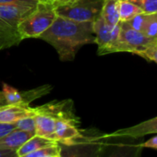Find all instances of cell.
Here are the masks:
<instances>
[{"instance_id":"obj_5","label":"cell","mask_w":157,"mask_h":157,"mask_svg":"<svg viewBox=\"0 0 157 157\" xmlns=\"http://www.w3.org/2000/svg\"><path fill=\"white\" fill-rule=\"evenodd\" d=\"M104 0H69L54 6L57 16L78 22H94L101 15Z\"/></svg>"},{"instance_id":"obj_20","label":"cell","mask_w":157,"mask_h":157,"mask_svg":"<svg viewBox=\"0 0 157 157\" xmlns=\"http://www.w3.org/2000/svg\"><path fill=\"white\" fill-rule=\"evenodd\" d=\"M148 18H149V14L142 12V13L135 16L131 20H129L128 21H125V22H127L132 29L142 33L143 32V29L145 27V24L147 22Z\"/></svg>"},{"instance_id":"obj_7","label":"cell","mask_w":157,"mask_h":157,"mask_svg":"<svg viewBox=\"0 0 157 157\" xmlns=\"http://www.w3.org/2000/svg\"><path fill=\"white\" fill-rule=\"evenodd\" d=\"M141 139L106 135L99 157H141Z\"/></svg>"},{"instance_id":"obj_11","label":"cell","mask_w":157,"mask_h":157,"mask_svg":"<svg viewBox=\"0 0 157 157\" xmlns=\"http://www.w3.org/2000/svg\"><path fill=\"white\" fill-rule=\"evenodd\" d=\"M157 134V117L151 119L143 121L138 125L118 129L115 132L111 133L114 136L119 137H127L133 139H141L142 137L149 134Z\"/></svg>"},{"instance_id":"obj_27","label":"cell","mask_w":157,"mask_h":157,"mask_svg":"<svg viewBox=\"0 0 157 157\" xmlns=\"http://www.w3.org/2000/svg\"><path fill=\"white\" fill-rule=\"evenodd\" d=\"M49 3H51L53 6H56V5H59V4H62V3H65V2H67L69 0H46Z\"/></svg>"},{"instance_id":"obj_24","label":"cell","mask_w":157,"mask_h":157,"mask_svg":"<svg viewBox=\"0 0 157 157\" xmlns=\"http://www.w3.org/2000/svg\"><path fill=\"white\" fill-rule=\"evenodd\" d=\"M15 124H5V123H0V138L7 135L13 129H15Z\"/></svg>"},{"instance_id":"obj_25","label":"cell","mask_w":157,"mask_h":157,"mask_svg":"<svg viewBox=\"0 0 157 157\" xmlns=\"http://www.w3.org/2000/svg\"><path fill=\"white\" fill-rule=\"evenodd\" d=\"M142 147L143 148H152V149H157V135L151 138L150 140L142 142Z\"/></svg>"},{"instance_id":"obj_1","label":"cell","mask_w":157,"mask_h":157,"mask_svg":"<svg viewBox=\"0 0 157 157\" xmlns=\"http://www.w3.org/2000/svg\"><path fill=\"white\" fill-rule=\"evenodd\" d=\"M39 39L51 44L61 61H72L83 45L95 43L94 22H78L56 16Z\"/></svg>"},{"instance_id":"obj_18","label":"cell","mask_w":157,"mask_h":157,"mask_svg":"<svg viewBox=\"0 0 157 157\" xmlns=\"http://www.w3.org/2000/svg\"><path fill=\"white\" fill-rule=\"evenodd\" d=\"M57 153H59L58 144L39 149V150L33 151V152H30V153L22 156V157H52Z\"/></svg>"},{"instance_id":"obj_21","label":"cell","mask_w":157,"mask_h":157,"mask_svg":"<svg viewBox=\"0 0 157 157\" xmlns=\"http://www.w3.org/2000/svg\"><path fill=\"white\" fill-rule=\"evenodd\" d=\"M17 129L23 130V131H30L35 132V122L33 117H28L21 118L14 123Z\"/></svg>"},{"instance_id":"obj_26","label":"cell","mask_w":157,"mask_h":157,"mask_svg":"<svg viewBox=\"0 0 157 157\" xmlns=\"http://www.w3.org/2000/svg\"><path fill=\"white\" fill-rule=\"evenodd\" d=\"M0 157H19L16 151L9 149H0Z\"/></svg>"},{"instance_id":"obj_22","label":"cell","mask_w":157,"mask_h":157,"mask_svg":"<svg viewBox=\"0 0 157 157\" xmlns=\"http://www.w3.org/2000/svg\"><path fill=\"white\" fill-rule=\"evenodd\" d=\"M140 56L157 63V42L153 45L146 49L144 52H142L140 55Z\"/></svg>"},{"instance_id":"obj_3","label":"cell","mask_w":157,"mask_h":157,"mask_svg":"<svg viewBox=\"0 0 157 157\" xmlns=\"http://www.w3.org/2000/svg\"><path fill=\"white\" fill-rule=\"evenodd\" d=\"M106 133L98 129H82V134L67 143H58L61 157H99Z\"/></svg>"},{"instance_id":"obj_10","label":"cell","mask_w":157,"mask_h":157,"mask_svg":"<svg viewBox=\"0 0 157 157\" xmlns=\"http://www.w3.org/2000/svg\"><path fill=\"white\" fill-rule=\"evenodd\" d=\"M35 115V107L21 105H6L0 107V123L14 124L21 118L34 117Z\"/></svg>"},{"instance_id":"obj_4","label":"cell","mask_w":157,"mask_h":157,"mask_svg":"<svg viewBox=\"0 0 157 157\" xmlns=\"http://www.w3.org/2000/svg\"><path fill=\"white\" fill-rule=\"evenodd\" d=\"M55 7L48 1L38 2L36 8L19 25L22 38H39L53 24L56 18Z\"/></svg>"},{"instance_id":"obj_23","label":"cell","mask_w":157,"mask_h":157,"mask_svg":"<svg viewBox=\"0 0 157 157\" xmlns=\"http://www.w3.org/2000/svg\"><path fill=\"white\" fill-rule=\"evenodd\" d=\"M8 4L35 7L38 4V1H36V0H0V5H8Z\"/></svg>"},{"instance_id":"obj_29","label":"cell","mask_w":157,"mask_h":157,"mask_svg":"<svg viewBox=\"0 0 157 157\" xmlns=\"http://www.w3.org/2000/svg\"><path fill=\"white\" fill-rule=\"evenodd\" d=\"M52 157H61V155H60V153H57V154H56V155H54Z\"/></svg>"},{"instance_id":"obj_12","label":"cell","mask_w":157,"mask_h":157,"mask_svg":"<svg viewBox=\"0 0 157 157\" xmlns=\"http://www.w3.org/2000/svg\"><path fill=\"white\" fill-rule=\"evenodd\" d=\"M36 115L34 117L35 122V135L47 138L50 140H54L55 136V128H56V119L51 115L40 111L37 107H35Z\"/></svg>"},{"instance_id":"obj_28","label":"cell","mask_w":157,"mask_h":157,"mask_svg":"<svg viewBox=\"0 0 157 157\" xmlns=\"http://www.w3.org/2000/svg\"><path fill=\"white\" fill-rule=\"evenodd\" d=\"M8 105V104H7V101L5 99V96H4L2 91H0V107L3 106V105Z\"/></svg>"},{"instance_id":"obj_15","label":"cell","mask_w":157,"mask_h":157,"mask_svg":"<svg viewBox=\"0 0 157 157\" xmlns=\"http://www.w3.org/2000/svg\"><path fill=\"white\" fill-rule=\"evenodd\" d=\"M119 2L120 0H104L101 17L110 25H117L120 22Z\"/></svg>"},{"instance_id":"obj_17","label":"cell","mask_w":157,"mask_h":157,"mask_svg":"<svg viewBox=\"0 0 157 157\" xmlns=\"http://www.w3.org/2000/svg\"><path fill=\"white\" fill-rule=\"evenodd\" d=\"M137 5L143 13H157V0H128Z\"/></svg>"},{"instance_id":"obj_13","label":"cell","mask_w":157,"mask_h":157,"mask_svg":"<svg viewBox=\"0 0 157 157\" xmlns=\"http://www.w3.org/2000/svg\"><path fill=\"white\" fill-rule=\"evenodd\" d=\"M35 135V132L13 129L7 135L0 138V149H9L16 151L29 139Z\"/></svg>"},{"instance_id":"obj_19","label":"cell","mask_w":157,"mask_h":157,"mask_svg":"<svg viewBox=\"0 0 157 157\" xmlns=\"http://www.w3.org/2000/svg\"><path fill=\"white\" fill-rule=\"evenodd\" d=\"M142 33L149 37L157 38V13L149 14V18Z\"/></svg>"},{"instance_id":"obj_16","label":"cell","mask_w":157,"mask_h":157,"mask_svg":"<svg viewBox=\"0 0 157 157\" xmlns=\"http://www.w3.org/2000/svg\"><path fill=\"white\" fill-rule=\"evenodd\" d=\"M142 13V10L128 0H120L119 2V21L121 22L128 21L135 16Z\"/></svg>"},{"instance_id":"obj_8","label":"cell","mask_w":157,"mask_h":157,"mask_svg":"<svg viewBox=\"0 0 157 157\" xmlns=\"http://www.w3.org/2000/svg\"><path fill=\"white\" fill-rule=\"evenodd\" d=\"M95 43L98 46L99 56L115 53V47L118 42L120 33V22L117 25H110L100 17L94 22Z\"/></svg>"},{"instance_id":"obj_14","label":"cell","mask_w":157,"mask_h":157,"mask_svg":"<svg viewBox=\"0 0 157 157\" xmlns=\"http://www.w3.org/2000/svg\"><path fill=\"white\" fill-rule=\"evenodd\" d=\"M58 144V142H56V140L47 139V138H44L38 135H34L33 136L31 139H29L26 142H24L18 150H17V154L19 157H22L30 152L35 151L39 149L42 148H45L48 146H53V145H56Z\"/></svg>"},{"instance_id":"obj_2","label":"cell","mask_w":157,"mask_h":157,"mask_svg":"<svg viewBox=\"0 0 157 157\" xmlns=\"http://www.w3.org/2000/svg\"><path fill=\"white\" fill-rule=\"evenodd\" d=\"M36 6L0 5V50L21 44L22 38L19 32V25Z\"/></svg>"},{"instance_id":"obj_9","label":"cell","mask_w":157,"mask_h":157,"mask_svg":"<svg viewBox=\"0 0 157 157\" xmlns=\"http://www.w3.org/2000/svg\"><path fill=\"white\" fill-rule=\"evenodd\" d=\"M52 90L53 87L51 85H43L33 90L20 92L7 83H3L2 85V93L8 105H30L32 102L48 94Z\"/></svg>"},{"instance_id":"obj_6","label":"cell","mask_w":157,"mask_h":157,"mask_svg":"<svg viewBox=\"0 0 157 157\" xmlns=\"http://www.w3.org/2000/svg\"><path fill=\"white\" fill-rule=\"evenodd\" d=\"M156 42L157 38L149 37L143 33L132 29L127 22L120 21L119 38L115 47V53L126 52L140 56Z\"/></svg>"},{"instance_id":"obj_30","label":"cell","mask_w":157,"mask_h":157,"mask_svg":"<svg viewBox=\"0 0 157 157\" xmlns=\"http://www.w3.org/2000/svg\"><path fill=\"white\" fill-rule=\"evenodd\" d=\"M38 2H43V1H46V0H36Z\"/></svg>"}]
</instances>
